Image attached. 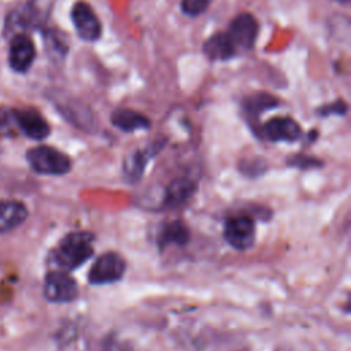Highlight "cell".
I'll return each instance as SVG.
<instances>
[{"mask_svg": "<svg viewBox=\"0 0 351 351\" xmlns=\"http://www.w3.org/2000/svg\"><path fill=\"white\" fill-rule=\"evenodd\" d=\"M55 106L58 111L74 126L85 130L92 132L96 128L95 117L88 107L81 104L78 100H71L66 97H56Z\"/></svg>", "mask_w": 351, "mask_h": 351, "instance_id": "ba28073f", "label": "cell"}, {"mask_svg": "<svg viewBox=\"0 0 351 351\" xmlns=\"http://www.w3.org/2000/svg\"><path fill=\"white\" fill-rule=\"evenodd\" d=\"M71 21L80 38L84 41H96L101 36V23L93 8L80 0L71 8Z\"/></svg>", "mask_w": 351, "mask_h": 351, "instance_id": "5b68a950", "label": "cell"}, {"mask_svg": "<svg viewBox=\"0 0 351 351\" xmlns=\"http://www.w3.org/2000/svg\"><path fill=\"white\" fill-rule=\"evenodd\" d=\"M203 53L208 60L218 62V60H229L233 56H236L239 52L234 48L233 43L230 41L228 33L218 32L204 41Z\"/></svg>", "mask_w": 351, "mask_h": 351, "instance_id": "7c38bea8", "label": "cell"}, {"mask_svg": "<svg viewBox=\"0 0 351 351\" xmlns=\"http://www.w3.org/2000/svg\"><path fill=\"white\" fill-rule=\"evenodd\" d=\"M36 56V49L33 41L25 34H16L12 38L10 47V56L8 62L10 66L19 73L29 70Z\"/></svg>", "mask_w": 351, "mask_h": 351, "instance_id": "8fae6325", "label": "cell"}, {"mask_svg": "<svg viewBox=\"0 0 351 351\" xmlns=\"http://www.w3.org/2000/svg\"><path fill=\"white\" fill-rule=\"evenodd\" d=\"M75 281L62 270L49 271L44 281V295L49 302L67 303L77 298Z\"/></svg>", "mask_w": 351, "mask_h": 351, "instance_id": "8992f818", "label": "cell"}, {"mask_svg": "<svg viewBox=\"0 0 351 351\" xmlns=\"http://www.w3.org/2000/svg\"><path fill=\"white\" fill-rule=\"evenodd\" d=\"M348 106L344 100L339 99L330 104H325L319 108H317V114H319L321 117H329V115H344L347 114Z\"/></svg>", "mask_w": 351, "mask_h": 351, "instance_id": "44dd1931", "label": "cell"}, {"mask_svg": "<svg viewBox=\"0 0 351 351\" xmlns=\"http://www.w3.org/2000/svg\"><path fill=\"white\" fill-rule=\"evenodd\" d=\"M93 254V236L88 232H73L62 239L53 251V262L64 270L84 265Z\"/></svg>", "mask_w": 351, "mask_h": 351, "instance_id": "6da1fadb", "label": "cell"}, {"mask_svg": "<svg viewBox=\"0 0 351 351\" xmlns=\"http://www.w3.org/2000/svg\"><path fill=\"white\" fill-rule=\"evenodd\" d=\"M126 269L123 258L115 252H106L100 255L92 265L88 280L93 285L111 284L122 278Z\"/></svg>", "mask_w": 351, "mask_h": 351, "instance_id": "277c9868", "label": "cell"}, {"mask_svg": "<svg viewBox=\"0 0 351 351\" xmlns=\"http://www.w3.org/2000/svg\"><path fill=\"white\" fill-rule=\"evenodd\" d=\"M278 104H280V101L276 96L261 92V93H255V95H251V96L245 97L244 101H243V108L250 115L258 117L263 111H266L269 108H273V107H277Z\"/></svg>", "mask_w": 351, "mask_h": 351, "instance_id": "e0dca14e", "label": "cell"}, {"mask_svg": "<svg viewBox=\"0 0 351 351\" xmlns=\"http://www.w3.org/2000/svg\"><path fill=\"white\" fill-rule=\"evenodd\" d=\"M27 218V208L16 200L0 202V234L18 228Z\"/></svg>", "mask_w": 351, "mask_h": 351, "instance_id": "5bb4252c", "label": "cell"}, {"mask_svg": "<svg viewBox=\"0 0 351 351\" xmlns=\"http://www.w3.org/2000/svg\"><path fill=\"white\" fill-rule=\"evenodd\" d=\"M189 239V232L188 228L180 222V221H173L167 223L162 233H160V245H169V244H178L184 245Z\"/></svg>", "mask_w": 351, "mask_h": 351, "instance_id": "ac0fdd59", "label": "cell"}, {"mask_svg": "<svg viewBox=\"0 0 351 351\" xmlns=\"http://www.w3.org/2000/svg\"><path fill=\"white\" fill-rule=\"evenodd\" d=\"M259 32L258 21L250 12H241L236 15L226 30L230 41L233 43L237 52L250 51L254 48Z\"/></svg>", "mask_w": 351, "mask_h": 351, "instance_id": "3957f363", "label": "cell"}, {"mask_svg": "<svg viewBox=\"0 0 351 351\" xmlns=\"http://www.w3.org/2000/svg\"><path fill=\"white\" fill-rule=\"evenodd\" d=\"M111 122L112 125L126 133H132L136 130H143L149 128V119L143 115L141 112H137L130 108H118L111 114Z\"/></svg>", "mask_w": 351, "mask_h": 351, "instance_id": "9a60e30c", "label": "cell"}, {"mask_svg": "<svg viewBox=\"0 0 351 351\" xmlns=\"http://www.w3.org/2000/svg\"><path fill=\"white\" fill-rule=\"evenodd\" d=\"M15 119H14V114L12 111L0 108V133L1 134H11L12 129H14Z\"/></svg>", "mask_w": 351, "mask_h": 351, "instance_id": "7402d4cb", "label": "cell"}, {"mask_svg": "<svg viewBox=\"0 0 351 351\" xmlns=\"http://www.w3.org/2000/svg\"><path fill=\"white\" fill-rule=\"evenodd\" d=\"M147 154L144 151H134L132 152L126 160H125V165H123V173H125V177L129 180V181H137L143 173H144V167H145V163H147Z\"/></svg>", "mask_w": 351, "mask_h": 351, "instance_id": "d6986e66", "label": "cell"}, {"mask_svg": "<svg viewBox=\"0 0 351 351\" xmlns=\"http://www.w3.org/2000/svg\"><path fill=\"white\" fill-rule=\"evenodd\" d=\"M210 4V0H181V11L188 16L202 15Z\"/></svg>", "mask_w": 351, "mask_h": 351, "instance_id": "ffe728a7", "label": "cell"}, {"mask_svg": "<svg viewBox=\"0 0 351 351\" xmlns=\"http://www.w3.org/2000/svg\"><path fill=\"white\" fill-rule=\"evenodd\" d=\"M195 189H196V185L191 180L188 178L176 180L167 186L163 203L169 208L180 207L181 204L188 202V199L193 195Z\"/></svg>", "mask_w": 351, "mask_h": 351, "instance_id": "2e32d148", "label": "cell"}, {"mask_svg": "<svg viewBox=\"0 0 351 351\" xmlns=\"http://www.w3.org/2000/svg\"><path fill=\"white\" fill-rule=\"evenodd\" d=\"M14 119L16 126L30 138L43 140L49 134V125L45 118L33 108L14 110Z\"/></svg>", "mask_w": 351, "mask_h": 351, "instance_id": "30bf717a", "label": "cell"}, {"mask_svg": "<svg viewBox=\"0 0 351 351\" xmlns=\"http://www.w3.org/2000/svg\"><path fill=\"white\" fill-rule=\"evenodd\" d=\"M302 162L303 165H300V167H311V166H318V160H315L314 158H307V156H295L292 160V165Z\"/></svg>", "mask_w": 351, "mask_h": 351, "instance_id": "603a6c76", "label": "cell"}, {"mask_svg": "<svg viewBox=\"0 0 351 351\" xmlns=\"http://www.w3.org/2000/svg\"><path fill=\"white\" fill-rule=\"evenodd\" d=\"M52 3L53 0H30L15 16V23L22 27H38L47 21Z\"/></svg>", "mask_w": 351, "mask_h": 351, "instance_id": "4fadbf2b", "label": "cell"}, {"mask_svg": "<svg viewBox=\"0 0 351 351\" xmlns=\"http://www.w3.org/2000/svg\"><path fill=\"white\" fill-rule=\"evenodd\" d=\"M255 237V225L250 217L230 218L225 226V239L236 250L250 248Z\"/></svg>", "mask_w": 351, "mask_h": 351, "instance_id": "52a82bcc", "label": "cell"}, {"mask_svg": "<svg viewBox=\"0 0 351 351\" xmlns=\"http://www.w3.org/2000/svg\"><path fill=\"white\" fill-rule=\"evenodd\" d=\"M26 158L30 167L40 174L60 176L66 174L71 167L70 158L66 154L47 145L29 149Z\"/></svg>", "mask_w": 351, "mask_h": 351, "instance_id": "7a4b0ae2", "label": "cell"}, {"mask_svg": "<svg viewBox=\"0 0 351 351\" xmlns=\"http://www.w3.org/2000/svg\"><path fill=\"white\" fill-rule=\"evenodd\" d=\"M263 134L270 141L293 143L302 136L300 125L291 117H276L263 125Z\"/></svg>", "mask_w": 351, "mask_h": 351, "instance_id": "9c48e42d", "label": "cell"}]
</instances>
